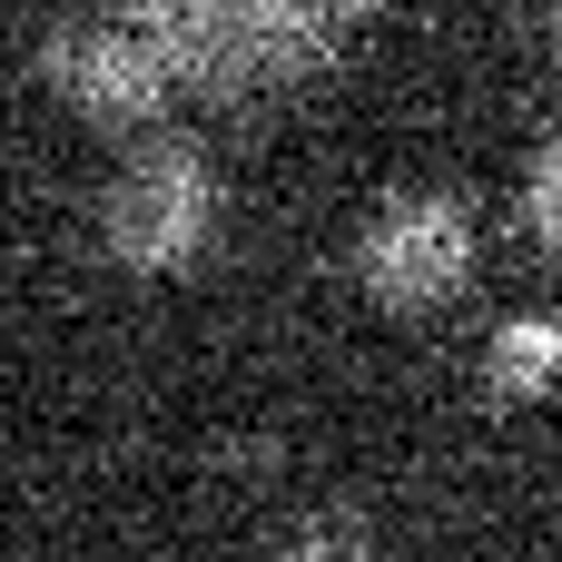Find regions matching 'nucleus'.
Here are the masks:
<instances>
[{
    "mask_svg": "<svg viewBox=\"0 0 562 562\" xmlns=\"http://www.w3.org/2000/svg\"><path fill=\"white\" fill-rule=\"evenodd\" d=\"M356 277H366V296L395 306V316L454 306V296L474 286V217H464V198H445V188L385 198V207L366 217V237H356Z\"/></svg>",
    "mask_w": 562,
    "mask_h": 562,
    "instance_id": "obj_2",
    "label": "nucleus"
},
{
    "mask_svg": "<svg viewBox=\"0 0 562 562\" xmlns=\"http://www.w3.org/2000/svg\"><path fill=\"white\" fill-rule=\"evenodd\" d=\"M524 227H533L543 247H562V138L533 148V168H524Z\"/></svg>",
    "mask_w": 562,
    "mask_h": 562,
    "instance_id": "obj_6",
    "label": "nucleus"
},
{
    "mask_svg": "<svg viewBox=\"0 0 562 562\" xmlns=\"http://www.w3.org/2000/svg\"><path fill=\"white\" fill-rule=\"evenodd\" d=\"M366 0H138V40L168 59V79H207V89H267L306 59L336 49V30Z\"/></svg>",
    "mask_w": 562,
    "mask_h": 562,
    "instance_id": "obj_1",
    "label": "nucleus"
},
{
    "mask_svg": "<svg viewBox=\"0 0 562 562\" xmlns=\"http://www.w3.org/2000/svg\"><path fill=\"white\" fill-rule=\"evenodd\" d=\"M484 385H494L504 405H533V395H553V385H562V326H543V316L504 326V336L484 346Z\"/></svg>",
    "mask_w": 562,
    "mask_h": 562,
    "instance_id": "obj_5",
    "label": "nucleus"
},
{
    "mask_svg": "<svg viewBox=\"0 0 562 562\" xmlns=\"http://www.w3.org/2000/svg\"><path fill=\"white\" fill-rule=\"evenodd\" d=\"M40 69H49V89L79 109V119H99V128H148L158 109H168V59L128 30V20H69V30H49V49H40Z\"/></svg>",
    "mask_w": 562,
    "mask_h": 562,
    "instance_id": "obj_4",
    "label": "nucleus"
},
{
    "mask_svg": "<svg viewBox=\"0 0 562 562\" xmlns=\"http://www.w3.org/2000/svg\"><path fill=\"white\" fill-rule=\"evenodd\" d=\"M207 227H217V178H207L198 148H138V158L109 178V198H99V237H109V257L138 267V277L188 267V257L207 247Z\"/></svg>",
    "mask_w": 562,
    "mask_h": 562,
    "instance_id": "obj_3",
    "label": "nucleus"
},
{
    "mask_svg": "<svg viewBox=\"0 0 562 562\" xmlns=\"http://www.w3.org/2000/svg\"><path fill=\"white\" fill-rule=\"evenodd\" d=\"M553 40H562V0H553Z\"/></svg>",
    "mask_w": 562,
    "mask_h": 562,
    "instance_id": "obj_8",
    "label": "nucleus"
},
{
    "mask_svg": "<svg viewBox=\"0 0 562 562\" xmlns=\"http://www.w3.org/2000/svg\"><path fill=\"white\" fill-rule=\"evenodd\" d=\"M375 543H366V524H346V514H326V524H296V543H286V562H366Z\"/></svg>",
    "mask_w": 562,
    "mask_h": 562,
    "instance_id": "obj_7",
    "label": "nucleus"
}]
</instances>
